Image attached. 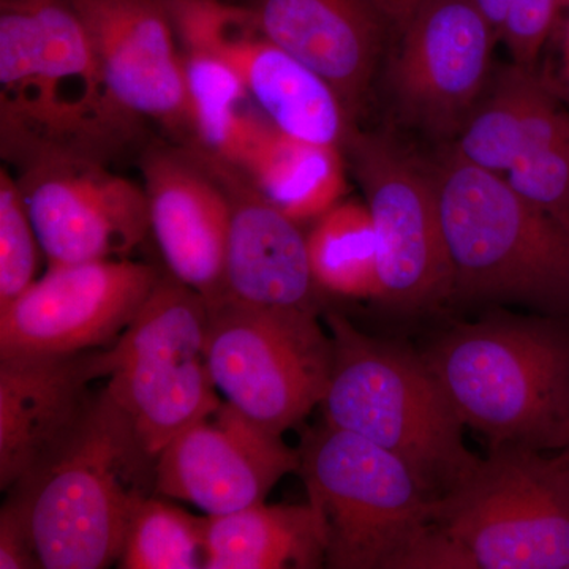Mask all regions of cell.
Listing matches in <instances>:
<instances>
[{
  "instance_id": "cell-33",
  "label": "cell",
  "mask_w": 569,
  "mask_h": 569,
  "mask_svg": "<svg viewBox=\"0 0 569 569\" xmlns=\"http://www.w3.org/2000/svg\"><path fill=\"white\" fill-rule=\"evenodd\" d=\"M567 3H569V0H561V6H567Z\"/></svg>"
},
{
  "instance_id": "cell-13",
  "label": "cell",
  "mask_w": 569,
  "mask_h": 569,
  "mask_svg": "<svg viewBox=\"0 0 569 569\" xmlns=\"http://www.w3.org/2000/svg\"><path fill=\"white\" fill-rule=\"evenodd\" d=\"M127 260L58 266L0 310V358L77 355L112 346L159 282Z\"/></svg>"
},
{
  "instance_id": "cell-10",
  "label": "cell",
  "mask_w": 569,
  "mask_h": 569,
  "mask_svg": "<svg viewBox=\"0 0 569 569\" xmlns=\"http://www.w3.org/2000/svg\"><path fill=\"white\" fill-rule=\"evenodd\" d=\"M343 153L361 183L376 231L377 301L407 316L451 306L452 269L430 164L387 137L358 130Z\"/></svg>"
},
{
  "instance_id": "cell-9",
  "label": "cell",
  "mask_w": 569,
  "mask_h": 569,
  "mask_svg": "<svg viewBox=\"0 0 569 569\" xmlns=\"http://www.w3.org/2000/svg\"><path fill=\"white\" fill-rule=\"evenodd\" d=\"M209 370L224 402L282 437L323 402L332 339L312 309L209 305Z\"/></svg>"
},
{
  "instance_id": "cell-11",
  "label": "cell",
  "mask_w": 569,
  "mask_h": 569,
  "mask_svg": "<svg viewBox=\"0 0 569 569\" xmlns=\"http://www.w3.org/2000/svg\"><path fill=\"white\" fill-rule=\"evenodd\" d=\"M17 159L18 186L50 268L126 260L151 231L144 189L99 157L40 149Z\"/></svg>"
},
{
  "instance_id": "cell-27",
  "label": "cell",
  "mask_w": 569,
  "mask_h": 569,
  "mask_svg": "<svg viewBox=\"0 0 569 569\" xmlns=\"http://www.w3.org/2000/svg\"><path fill=\"white\" fill-rule=\"evenodd\" d=\"M39 238L17 178L0 170V310L9 307L33 282L39 264Z\"/></svg>"
},
{
  "instance_id": "cell-14",
  "label": "cell",
  "mask_w": 569,
  "mask_h": 569,
  "mask_svg": "<svg viewBox=\"0 0 569 569\" xmlns=\"http://www.w3.org/2000/svg\"><path fill=\"white\" fill-rule=\"evenodd\" d=\"M396 32L397 104L430 132L456 137L492 80L496 29L475 0H426Z\"/></svg>"
},
{
  "instance_id": "cell-25",
  "label": "cell",
  "mask_w": 569,
  "mask_h": 569,
  "mask_svg": "<svg viewBox=\"0 0 569 569\" xmlns=\"http://www.w3.org/2000/svg\"><path fill=\"white\" fill-rule=\"evenodd\" d=\"M306 238L321 293L377 301L376 231L366 201H339L318 217Z\"/></svg>"
},
{
  "instance_id": "cell-30",
  "label": "cell",
  "mask_w": 569,
  "mask_h": 569,
  "mask_svg": "<svg viewBox=\"0 0 569 569\" xmlns=\"http://www.w3.org/2000/svg\"><path fill=\"white\" fill-rule=\"evenodd\" d=\"M372 2L376 3L377 9L381 11L385 20L388 21L389 28L397 31V29L406 24L408 18H410L426 0H372Z\"/></svg>"
},
{
  "instance_id": "cell-34",
  "label": "cell",
  "mask_w": 569,
  "mask_h": 569,
  "mask_svg": "<svg viewBox=\"0 0 569 569\" xmlns=\"http://www.w3.org/2000/svg\"><path fill=\"white\" fill-rule=\"evenodd\" d=\"M569 448V447H568Z\"/></svg>"
},
{
  "instance_id": "cell-17",
  "label": "cell",
  "mask_w": 569,
  "mask_h": 569,
  "mask_svg": "<svg viewBox=\"0 0 569 569\" xmlns=\"http://www.w3.org/2000/svg\"><path fill=\"white\" fill-rule=\"evenodd\" d=\"M151 231L170 274L203 296L224 298L231 206L222 182L194 149H156L142 162Z\"/></svg>"
},
{
  "instance_id": "cell-5",
  "label": "cell",
  "mask_w": 569,
  "mask_h": 569,
  "mask_svg": "<svg viewBox=\"0 0 569 569\" xmlns=\"http://www.w3.org/2000/svg\"><path fill=\"white\" fill-rule=\"evenodd\" d=\"M0 86L2 146L13 157L40 149L99 157L127 119L70 0H2Z\"/></svg>"
},
{
  "instance_id": "cell-24",
  "label": "cell",
  "mask_w": 569,
  "mask_h": 569,
  "mask_svg": "<svg viewBox=\"0 0 569 569\" xmlns=\"http://www.w3.org/2000/svg\"><path fill=\"white\" fill-rule=\"evenodd\" d=\"M179 44L189 92L192 149L217 162L234 164L268 118L220 56L197 44Z\"/></svg>"
},
{
  "instance_id": "cell-3",
  "label": "cell",
  "mask_w": 569,
  "mask_h": 569,
  "mask_svg": "<svg viewBox=\"0 0 569 569\" xmlns=\"http://www.w3.org/2000/svg\"><path fill=\"white\" fill-rule=\"evenodd\" d=\"M452 269L451 306L569 318V230L505 176L449 151L430 163Z\"/></svg>"
},
{
  "instance_id": "cell-22",
  "label": "cell",
  "mask_w": 569,
  "mask_h": 569,
  "mask_svg": "<svg viewBox=\"0 0 569 569\" xmlns=\"http://www.w3.org/2000/svg\"><path fill=\"white\" fill-rule=\"evenodd\" d=\"M328 535L320 512L306 505H266L208 516L206 569L326 567Z\"/></svg>"
},
{
  "instance_id": "cell-32",
  "label": "cell",
  "mask_w": 569,
  "mask_h": 569,
  "mask_svg": "<svg viewBox=\"0 0 569 569\" xmlns=\"http://www.w3.org/2000/svg\"><path fill=\"white\" fill-rule=\"evenodd\" d=\"M563 10L567 11V21H565L563 41H561V80L569 97V3L563 7Z\"/></svg>"
},
{
  "instance_id": "cell-2",
  "label": "cell",
  "mask_w": 569,
  "mask_h": 569,
  "mask_svg": "<svg viewBox=\"0 0 569 569\" xmlns=\"http://www.w3.org/2000/svg\"><path fill=\"white\" fill-rule=\"evenodd\" d=\"M156 456L108 392L11 489L41 568L102 569L121 560L134 511L156 489Z\"/></svg>"
},
{
  "instance_id": "cell-31",
  "label": "cell",
  "mask_w": 569,
  "mask_h": 569,
  "mask_svg": "<svg viewBox=\"0 0 569 569\" xmlns=\"http://www.w3.org/2000/svg\"><path fill=\"white\" fill-rule=\"evenodd\" d=\"M479 10L488 18L492 28L496 29L498 40H500L501 26L507 17L509 0H475Z\"/></svg>"
},
{
  "instance_id": "cell-26",
  "label": "cell",
  "mask_w": 569,
  "mask_h": 569,
  "mask_svg": "<svg viewBox=\"0 0 569 569\" xmlns=\"http://www.w3.org/2000/svg\"><path fill=\"white\" fill-rule=\"evenodd\" d=\"M208 516L148 497L134 511L121 556L126 569L204 568Z\"/></svg>"
},
{
  "instance_id": "cell-28",
  "label": "cell",
  "mask_w": 569,
  "mask_h": 569,
  "mask_svg": "<svg viewBox=\"0 0 569 569\" xmlns=\"http://www.w3.org/2000/svg\"><path fill=\"white\" fill-rule=\"evenodd\" d=\"M561 11V0H509L500 40L507 44L516 66L537 70L539 54L552 36Z\"/></svg>"
},
{
  "instance_id": "cell-15",
  "label": "cell",
  "mask_w": 569,
  "mask_h": 569,
  "mask_svg": "<svg viewBox=\"0 0 569 569\" xmlns=\"http://www.w3.org/2000/svg\"><path fill=\"white\" fill-rule=\"evenodd\" d=\"M293 471H299V451L223 400L159 452L156 490L222 516L261 503Z\"/></svg>"
},
{
  "instance_id": "cell-18",
  "label": "cell",
  "mask_w": 569,
  "mask_h": 569,
  "mask_svg": "<svg viewBox=\"0 0 569 569\" xmlns=\"http://www.w3.org/2000/svg\"><path fill=\"white\" fill-rule=\"evenodd\" d=\"M201 156L216 171L231 206L224 298L249 306L317 310L321 290L299 223L236 168Z\"/></svg>"
},
{
  "instance_id": "cell-12",
  "label": "cell",
  "mask_w": 569,
  "mask_h": 569,
  "mask_svg": "<svg viewBox=\"0 0 569 569\" xmlns=\"http://www.w3.org/2000/svg\"><path fill=\"white\" fill-rule=\"evenodd\" d=\"M179 43L220 56L266 118L295 140L343 151L355 127L328 81L274 43L233 0H163Z\"/></svg>"
},
{
  "instance_id": "cell-4",
  "label": "cell",
  "mask_w": 569,
  "mask_h": 569,
  "mask_svg": "<svg viewBox=\"0 0 569 569\" xmlns=\"http://www.w3.org/2000/svg\"><path fill=\"white\" fill-rule=\"evenodd\" d=\"M407 569H569V448H489L437 500Z\"/></svg>"
},
{
  "instance_id": "cell-21",
  "label": "cell",
  "mask_w": 569,
  "mask_h": 569,
  "mask_svg": "<svg viewBox=\"0 0 569 569\" xmlns=\"http://www.w3.org/2000/svg\"><path fill=\"white\" fill-rule=\"evenodd\" d=\"M569 132V111L537 70L512 63L490 80L449 152L482 170L507 176L531 153Z\"/></svg>"
},
{
  "instance_id": "cell-16",
  "label": "cell",
  "mask_w": 569,
  "mask_h": 569,
  "mask_svg": "<svg viewBox=\"0 0 569 569\" xmlns=\"http://www.w3.org/2000/svg\"><path fill=\"white\" fill-rule=\"evenodd\" d=\"M127 118H144L190 141L181 44L163 0H70Z\"/></svg>"
},
{
  "instance_id": "cell-7",
  "label": "cell",
  "mask_w": 569,
  "mask_h": 569,
  "mask_svg": "<svg viewBox=\"0 0 569 569\" xmlns=\"http://www.w3.org/2000/svg\"><path fill=\"white\" fill-rule=\"evenodd\" d=\"M299 473L325 522L326 567L407 569L437 501L403 460L325 422L307 433Z\"/></svg>"
},
{
  "instance_id": "cell-1",
  "label": "cell",
  "mask_w": 569,
  "mask_h": 569,
  "mask_svg": "<svg viewBox=\"0 0 569 569\" xmlns=\"http://www.w3.org/2000/svg\"><path fill=\"white\" fill-rule=\"evenodd\" d=\"M419 353L489 448L569 447V318L488 313L441 329Z\"/></svg>"
},
{
  "instance_id": "cell-23",
  "label": "cell",
  "mask_w": 569,
  "mask_h": 569,
  "mask_svg": "<svg viewBox=\"0 0 569 569\" xmlns=\"http://www.w3.org/2000/svg\"><path fill=\"white\" fill-rule=\"evenodd\" d=\"M343 151L295 140L261 123L233 168L296 223L317 220L346 192Z\"/></svg>"
},
{
  "instance_id": "cell-19",
  "label": "cell",
  "mask_w": 569,
  "mask_h": 569,
  "mask_svg": "<svg viewBox=\"0 0 569 569\" xmlns=\"http://www.w3.org/2000/svg\"><path fill=\"white\" fill-rule=\"evenodd\" d=\"M233 2L249 11L266 37L328 81L351 118L358 114L389 28L372 0Z\"/></svg>"
},
{
  "instance_id": "cell-6",
  "label": "cell",
  "mask_w": 569,
  "mask_h": 569,
  "mask_svg": "<svg viewBox=\"0 0 569 569\" xmlns=\"http://www.w3.org/2000/svg\"><path fill=\"white\" fill-rule=\"evenodd\" d=\"M332 369L321 408L325 422L372 441L411 468L440 500L478 466L463 425L419 351L376 339L347 318L326 316Z\"/></svg>"
},
{
  "instance_id": "cell-20",
  "label": "cell",
  "mask_w": 569,
  "mask_h": 569,
  "mask_svg": "<svg viewBox=\"0 0 569 569\" xmlns=\"http://www.w3.org/2000/svg\"><path fill=\"white\" fill-rule=\"evenodd\" d=\"M99 351L0 358V488L11 490L58 448L100 378Z\"/></svg>"
},
{
  "instance_id": "cell-29",
  "label": "cell",
  "mask_w": 569,
  "mask_h": 569,
  "mask_svg": "<svg viewBox=\"0 0 569 569\" xmlns=\"http://www.w3.org/2000/svg\"><path fill=\"white\" fill-rule=\"evenodd\" d=\"M0 568H41L33 550L28 523L11 498L3 505L0 515Z\"/></svg>"
},
{
  "instance_id": "cell-8",
  "label": "cell",
  "mask_w": 569,
  "mask_h": 569,
  "mask_svg": "<svg viewBox=\"0 0 569 569\" xmlns=\"http://www.w3.org/2000/svg\"><path fill=\"white\" fill-rule=\"evenodd\" d=\"M208 301L160 277L140 312L110 347L99 351L104 391L132 422L151 455L182 430L222 407L208 365Z\"/></svg>"
}]
</instances>
